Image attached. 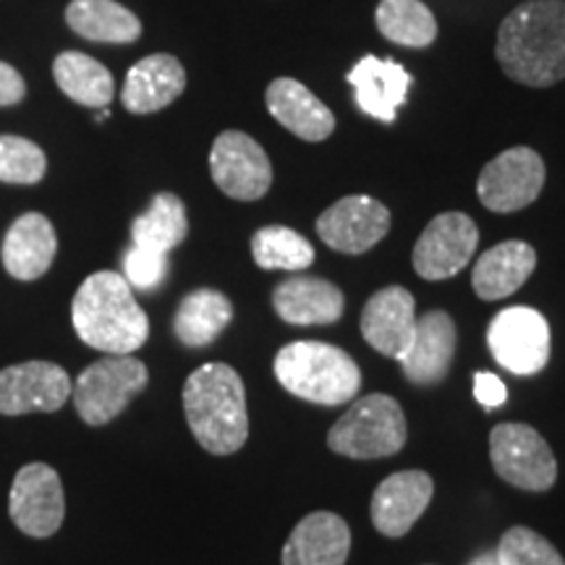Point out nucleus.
I'll return each instance as SVG.
<instances>
[{"instance_id": "nucleus-1", "label": "nucleus", "mask_w": 565, "mask_h": 565, "mask_svg": "<svg viewBox=\"0 0 565 565\" xmlns=\"http://www.w3.org/2000/svg\"><path fill=\"white\" fill-rule=\"evenodd\" d=\"M500 68L524 87L545 89L565 79V0H526L500 24Z\"/></svg>"}, {"instance_id": "nucleus-2", "label": "nucleus", "mask_w": 565, "mask_h": 565, "mask_svg": "<svg viewBox=\"0 0 565 565\" xmlns=\"http://www.w3.org/2000/svg\"><path fill=\"white\" fill-rule=\"evenodd\" d=\"M76 335L103 353H134L150 338V320L124 275L100 270L82 282L71 303Z\"/></svg>"}, {"instance_id": "nucleus-3", "label": "nucleus", "mask_w": 565, "mask_h": 565, "mask_svg": "<svg viewBox=\"0 0 565 565\" xmlns=\"http://www.w3.org/2000/svg\"><path fill=\"white\" fill-rule=\"evenodd\" d=\"M183 412L196 443L215 456H231L249 437L244 380L228 364H204L183 385Z\"/></svg>"}, {"instance_id": "nucleus-4", "label": "nucleus", "mask_w": 565, "mask_h": 565, "mask_svg": "<svg viewBox=\"0 0 565 565\" xmlns=\"http://www.w3.org/2000/svg\"><path fill=\"white\" fill-rule=\"evenodd\" d=\"M275 377L296 398L320 406H341L356 398L362 370L338 345L296 341L282 345L275 356Z\"/></svg>"}, {"instance_id": "nucleus-5", "label": "nucleus", "mask_w": 565, "mask_h": 565, "mask_svg": "<svg viewBox=\"0 0 565 565\" xmlns=\"http://www.w3.org/2000/svg\"><path fill=\"white\" fill-rule=\"evenodd\" d=\"M328 445L335 454L359 461L395 456L406 445L404 408L391 395H364L333 424Z\"/></svg>"}, {"instance_id": "nucleus-6", "label": "nucleus", "mask_w": 565, "mask_h": 565, "mask_svg": "<svg viewBox=\"0 0 565 565\" xmlns=\"http://www.w3.org/2000/svg\"><path fill=\"white\" fill-rule=\"evenodd\" d=\"M147 380H150V372L139 359L129 353H110L100 362L89 364L76 377L71 398L84 422L100 427L116 419L131 404L134 395L145 391Z\"/></svg>"}, {"instance_id": "nucleus-7", "label": "nucleus", "mask_w": 565, "mask_h": 565, "mask_svg": "<svg viewBox=\"0 0 565 565\" xmlns=\"http://www.w3.org/2000/svg\"><path fill=\"white\" fill-rule=\"evenodd\" d=\"M490 456L498 477L519 490L545 492L557 479L553 450L529 424H498L490 435Z\"/></svg>"}, {"instance_id": "nucleus-8", "label": "nucleus", "mask_w": 565, "mask_h": 565, "mask_svg": "<svg viewBox=\"0 0 565 565\" xmlns=\"http://www.w3.org/2000/svg\"><path fill=\"white\" fill-rule=\"evenodd\" d=\"M487 345L503 370L529 377L550 362V324L532 307H508L487 328Z\"/></svg>"}, {"instance_id": "nucleus-9", "label": "nucleus", "mask_w": 565, "mask_h": 565, "mask_svg": "<svg viewBox=\"0 0 565 565\" xmlns=\"http://www.w3.org/2000/svg\"><path fill=\"white\" fill-rule=\"evenodd\" d=\"M210 173L225 196L238 202L263 200L273 186V166L257 139L244 131H223L210 150Z\"/></svg>"}, {"instance_id": "nucleus-10", "label": "nucleus", "mask_w": 565, "mask_h": 565, "mask_svg": "<svg viewBox=\"0 0 565 565\" xmlns=\"http://www.w3.org/2000/svg\"><path fill=\"white\" fill-rule=\"evenodd\" d=\"M545 186V160L532 147H513L487 162L479 173V202L492 212H519Z\"/></svg>"}, {"instance_id": "nucleus-11", "label": "nucleus", "mask_w": 565, "mask_h": 565, "mask_svg": "<svg viewBox=\"0 0 565 565\" xmlns=\"http://www.w3.org/2000/svg\"><path fill=\"white\" fill-rule=\"evenodd\" d=\"M9 513L21 532L45 540L53 536L66 515V494L58 471L47 463H26L13 477Z\"/></svg>"}, {"instance_id": "nucleus-12", "label": "nucleus", "mask_w": 565, "mask_h": 565, "mask_svg": "<svg viewBox=\"0 0 565 565\" xmlns=\"http://www.w3.org/2000/svg\"><path fill=\"white\" fill-rule=\"evenodd\" d=\"M479 244L477 223L463 212H443L414 246V270L424 280L454 278L471 263Z\"/></svg>"}, {"instance_id": "nucleus-13", "label": "nucleus", "mask_w": 565, "mask_h": 565, "mask_svg": "<svg viewBox=\"0 0 565 565\" xmlns=\"http://www.w3.org/2000/svg\"><path fill=\"white\" fill-rule=\"evenodd\" d=\"M71 377L53 362H24L0 370V414H53L71 398Z\"/></svg>"}, {"instance_id": "nucleus-14", "label": "nucleus", "mask_w": 565, "mask_h": 565, "mask_svg": "<svg viewBox=\"0 0 565 565\" xmlns=\"http://www.w3.org/2000/svg\"><path fill=\"white\" fill-rule=\"evenodd\" d=\"M391 231V212L372 196L353 194L338 200L317 221V233L330 249L343 254H364L380 244Z\"/></svg>"}, {"instance_id": "nucleus-15", "label": "nucleus", "mask_w": 565, "mask_h": 565, "mask_svg": "<svg viewBox=\"0 0 565 565\" xmlns=\"http://www.w3.org/2000/svg\"><path fill=\"white\" fill-rule=\"evenodd\" d=\"M435 482L424 471H398L372 494V524L385 536H404L433 500Z\"/></svg>"}, {"instance_id": "nucleus-16", "label": "nucleus", "mask_w": 565, "mask_h": 565, "mask_svg": "<svg viewBox=\"0 0 565 565\" xmlns=\"http://www.w3.org/2000/svg\"><path fill=\"white\" fill-rule=\"evenodd\" d=\"M416 301L401 286H387L366 301L362 312L364 341L383 356L401 359L416 330Z\"/></svg>"}, {"instance_id": "nucleus-17", "label": "nucleus", "mask_w": 565, "mask_h": 565, "mask_svg": "<svg viewBox=\"0 0 565 565\" xmlns=\"http://www.w3.org/2000/svg\"><path fill=\"white\" fill-rule=\"evenodd\" d=\"M456 322L445 312H427L416 320L412 343L398 359L414 385H437L456 356Z\"/></svg>"}, {"instance_id": "nucleus-18", "label": "nucleus", "mask_w": 565, "mask_h": 565, "mask_svg": "<svg viewBox=\"0 0 565 565\" xmlns=\"http://www.w3.org/2000/svg\"><path fill=\"white\" fill-rule=\"evenodd\" d=\"M349 84L356 92V105L377 121H395V113L406 103L412 74L393 58L366 55L349 71Z\"/></svg>"}, {"instance_id": "nucleus-19", "label": "nucleus", "mask_w": 565, "mask_h": 565, "mask_svg": "<svg viewBox=\"0 0 565 565\" xmlns=\"http://www.w3.org/2000/svg\"><path fill=\"white\" fill-rule=\"evenodd\" d=\"M351 529L341 515L317 511L294 526L282 547V565H345Z\"/></svg>"}, {"instance_id": "nucleus-20", "label": "nucleus", "mask_w": 565, "mask_h": 565, "mask_svg": "<svg viewBox=\"0 0 565 565\" xmlns=\"http://www.w3.org/2000/svg\"><path fill=\"white\" fill-rule=\"evenodd\" d=\"M265 103L275 121L303 141H322L335 131L333 110L320 97L312 95V89L303 87L301 82H270Z\"/></svg>"}, {"instance_id": "nucleus-21", "label": "nucleus", "mask_w": 565, "mask_h": 565, "mask_svg": "<svg viewBox=\"0 0 565 565\" xmlns=\"http://www.w3.org/2000/svg\"><path fill=\"white\" fill-rule=\"evenodd\" d=\"M183 89H186V71H183L181 61L173 55L158 53L134 63L126 74L121 97L126 110L147 116V113H158L179 100Z\"/></svg>"}, {"instance_id": "nucleus-22", "label": "nucleus", "mask_w": 565, "mask_h": 565, "mask_svg": "<svg viewBox=\"0 0 565 565\" xmlns=\"http://www.w3.org/2000/svg\"><path fill=\"white\" fill-rule=\"evenodd\" d=\"M58 236L53 223L40 212H26L11 225L3 238V267L17 280H38L51 270Z\"/></svg>"}, {"instance_id": "nucleus-23", "label": "nucleus", "mask_w": 565, "mask_h": 565, "mask_svg": "<svg viewBox=\"0 0 565 565\" xmlns=\"http://www.w3.org/2000/svg\"><path fill=\"white\" fill-rule=\"evenodd\" d=\"M273 307L291 324H333L343 315V294L330 280L294 275L273 291Z\"/></svg>"}, {"instance_id": "nucleus-24", "label": "nucleus", "mask_w": 565, "mask_h": 565, "mask_svg": "<svg viewBox=\"0 0 565 565\" xmlns=\"http://www.w3.org/2000/svg\"><path fill=\"white\" fill-rule=\"evenodd\" d=\"M536 267V252L524 242H503L484 252L471 273L479 299L498 301L519 291Z\"/></svg>"}, {"instance_id": "nucleus-25", "label": "nucleus", "mask_w": 565, "mask_h": 565, "mask_svg": "<svg viewBox=\"0 0 565 565\" xmlns=\"http://www.w3.org/2000/svg\"><path fill=\"white\" fill-rule=\"evenodd\" d=\"M66 21L79 38L89 42L129 45L141 34V21L116 0H71Z\"/></svg>"}, {"instance_id": "nucleus-26", "label": "nucleus", "mask_w": 565, "mask_h": 565, "mask_svg": "<svg viewBox=\"0 0 565 565\" xmlns=\"http://www.w3.org/2000/svg\"><path fill=\"white\" fill-rule=\"evenodd\" d=\"M233 320V303L225 294L215 288H200L183 296L175 312L173 330L179 341L189 349H202L210 345L217 335L228 328Z\"/></svg>"}, {"instance_id": "nucleus-27", "label": "nucleus", "mask_w": 565, "mask_h": 565, "mask_svg": "<svg viewBox=\"0 0 565 565\" xmlns=\"http://www.w3.org/2000/svg\"><path fill=\"white\" fill-rule=\"evenodd\" d=\"M53 76L63 95L71 97L74 103L87 105V108H108L113 92H116L110 71L100 61L76 51L61 53L55 58Z\"/></svg>"}, {"instance_id": "nucleus-28", "label": "nucleus", "mask_w": 565, "mask_h": 565, "mask_svg": "<svg viewBox=\"0 0 565 565\" xmlns=\"http://www.w3.org/2000/svg\"><path fill=\"white\" fill-rule=\"evenodd\" d=\"M189 233L186 207L179 196L162 192L152 200L137 221L131 223V242L139 249H150L158 254H171Z\"/></svg>"}, {"instance_id": "nucleus-29", "label": "nucleus", "mask_w": 565, "mask_h": 565, "mask_svg": "<svg viewBox=\"0 0 565 565\" xmlns=\"http://www.w3.org/2000/svg\"><path fill=\"white\" fill-rule=\"evenodd\" d=\"M377 30L404 47H427L437 38V21L422 0H380Z\"/></svg>"}, {"instance_id": "nucleus-30", "label": "nucleus", "mask_w": 565, "mask_h": 565, "mask_svg": "<svg viewBox=\"0 0 565 565\" xmlns=\"http://www.w3.org/2000/svg\"><path fill=\"white\" fill-rule=\"evenodd\" d=\"M252 257L263 270H307L315 263V249L301 233L286 225H267L254 233Z\"/></svg>"}, {"instance_id": "nucleus-31", "label": "nucleus", "mask_w": 565, "mask_h": 565, "mask_svg": "<svg viewBox=\"0 0 565 565\" xmlns=\"http://www.w3.org/2000/svg\"><path fill=\"white\" fill-rule=\"evenodd\" d=\"M47 158L38 145L21 137H0V181L13 186H32L45 179Z\"/></svg>"}, {"instance_id": "nucleus-32", "label": "nucleus", "mask_w": 565, "mask_h": 565, "mask_svg": "<svg viewBox=\"0 0 565 565\" xmlns=\"http://www.w3.org/2000/svg\"><path fill=\"white\" fill-rule=\"evenodd\" d=\"M494 553L503 565H565L555 545L526 526L508 529Z\"/></svg>"}, {"instance_id": "nucleus-33", "label": "nucleus", "mask_w": 565, "mask_h": 565, "mask_svg": "<svg viewBox=\"0 0 565 565\" xmlns=\"http://www.w3.org/2000/svg\"><path fill=\"white\" fill-rule=\"evenodd\" d=\"M124 270L126 282L131 288H141V291H152L158 288L168 275V254H158L150 249H139L131 246L124 257Z\"/></svg>"}, {"instance_id": "nucleus-34", "label": "nucleus", "mask_w": 565, "mask_h": 565, "mask_svg": "<svg viewBox=\"0 0 565 565\" xmlns=\"http://www.w3.org/2000/svg\"><path fill=\"white\" fill-rule=\"evenodd\" d=\"M475 398L484 408H500L508 398V387L503 380L492 372H477L475 374Z\"/></svg>"}, {"instance_id": "nucleus-35", "label": "nucleus", "mask_w": 565, "mask_h": 565, "mask_svg": "<svg viewBox=\"0 0 565 565\" xmlns=\"http://www.w3.org/2000/svg\"><path fill=\"white\" fill-rule=\"evenodd\" d=\"M26 84L21 74L9 63L0 61V105H17L24 100Z\"/></svg>"}, {"instance_id": "nucleus-36", "label": "nucleus", "mask_w": 565, "mask_h": 565, "mask_svg": "<svg viewBox=\"0 0 565 565\" xmlns=\"http://www.w3.org/2000/svg\"><path fill=\"white\" fill-rule=\"evenodd\" d=\"M469 565H503V563H500V557L494 550H487V553H479Z\"/></svg>"}]
</instances>
